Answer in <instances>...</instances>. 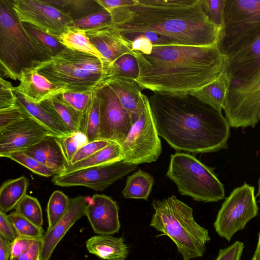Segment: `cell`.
<instances>
[{
    "label": "cell",
    "mask_w": 260,
    "mask_h": 260,
    "mask_svg": "<svg viewBox=\"0 0 260 260\" xmlns=\"http://www.w3.org/2000/svg\"><path fill=\"white\" fill-rule=\"evenodd\" d=\"M131 45L139 70L135 81L142 89L189 93L214 81L224 71L225 57L218 44L152 45L139 37Z\"/></svg>",
    "instance_id": "6da1fadb"
},
{
    "label": "cell",
    "mask_w": 260,
    "mask_h": 260,
    "mask_svg": "<svg viewBox=\"0 0 260 260\" xmlns=\"http://www.w3.org/2000/svg\"><path fill=\"white\" fill-rule=\"evenodd\" d=\"M108 12L111 23L129 44L151 31L161 35L166 45L218 44L220 31L206 15L201 0H131Z\"/></svg>",
    "instance_id": "7a4b0ae2"
},
{
    "label": "cell",
    "mask_w": 260,
    "mask_h": 260,
    "mask_svg": "<svg viewBox=\"0 0 260 260\" xmlns=\"http://www.w3.org/2000/svg\"><path fill=\"white\" fill-rule=\"evenodd\" d=\"M148 100L158 136L176 151L205 153L228 147L230 125L221 111L189 93L155 92Z\"/></svg>",
    "instance_id": "3957f363"
},
{
    "label": "cell",
    "mask_w": 260,
    "mask_h": 260,
    "mask_svg": "<svg viewBox=\"0 0 260 260\" xmlns=\"http://www.w3.org/2000/svg\"><path fill=\"white\" fill-rule=\"evenodd\" d=\"M53 55L25 29L11 0H0V69L14 80L36 69Z\"/></svg>",
    "instance_id": "277c9868"
},
{
    "label": "cell",
    "mask_w": 260,
    "mask_h": 260,
    "mask_svg": "<svg viewBox=\"0 0 260 260\" xmlns=\"http://www.w3.org/2000/svg\"><path fill=\"white\" fill-rule=\"evenodd\" d=\"M111 64L65 48L35 70L66 91L92 93L111 77Z\"/></svg>",
    "instance_id": "5b68a950"
},
{
    "label": "cell",
    "mask_w": 260,
    "mask_h": 260,
    "mask_svg": "<svg viewBox=\"0 0 260 260\" xmlns=\"http://www.w3.org/2000/svg\"><path fill=\"white\" fill-rule=\"evenodd\" d=\"M150 225L169 237L183 260L203 256L210 240L208 231L194 220L192 208L175 196L153 200Z\"/></svg>",
    "instance_id": "8992f818"
},
{
    "label": "cell",
    "mask_w": 260,
    "mask_h": 260,
    "mask_svg": "<svg viewBox=\"0 0 260 260\" xmlns=\"http://www.w3.org/2000/svg\"><path fill=\"white\" fill-rule=\"evenodd\" d=\"M166 176L176 184L182 195L189 196L194 201L216 202L225 197L223 185L213 168L189 153L171 155Z\"/></svg>",
    "instance_id": "52a82bcc"
},
{
    "label": "cell",
    "mask_w": 260,
    "mask_h": 260,
    "mask_svg": "<svg viewBox=\"0 0 260 260\" xmlns=\"http://www.w3.org/2000/svg\"><path fill=\"white\" fill-rule=\"evenodd\" d=\"M260 35V0H226L220 42L238 49Z\"/></svg>",
    "instance_id": "ba28073f"
},
{
    "label": "cell",
    "mask_w": 260,
    "mask_h": 260,
    "mask_svg": "<svg viewBox=\"0 0 260 260\" xmlns=\"http://www.w3.org/2000/svg\"><path fill=\"white\" fill-rule=\"evenodd\" d=\"M123 161L137 166L156 161L162 151L161 143L151 114L148 97L144 110L133 124L121 145Z\"/></svg>",
    "instance_id": "9c48e42d"
},
{
    "label": "cell",
    "mask_w": 260,
    "mask_h": 260,
    "mask_svg": "<svg viewBox=\"0 0 260 260\" xmlns=\"http://www.w3.org/2000/svg\"><path fill=\"white\" fill-rule=\"evenodd\" d=\"M223 110L230 126H255L260 121V72L248 80L231 82Z\"/></svg>",
    "instance_id": "30bf717a"
},
{
    "label": "cell",
    "mask_w": 260,
    "mask_h": 260,
    "mask_svg": "<svg viewBox=\"0 0 260 260\" xmlns=\"http://www.w3.org/2000/svg\"><path fill=\"white\" fill-rule=\"evenodd\" d=\"M258 212L254 188L245 183L235 188L222 203L214 223L215 231L230 241L236 233L257 216Z\"/></svg>",
    "instance_id": "8fae6325"
},
{
    "label": "cell",
    "mask_w": 260,
    "mask_h": 260,
    "mask_svg": "<svg viewBox=\"0 0 260 260\" xmlns=\"http://www.w3.org/2000/svg\"><path fill=\"white\" fill-rule=\"evenodd\" d=\"M12 8L21 22L28 23L47 34L58 38L69 27L73 19L46 0H11Z\"/></svg>",
    "instance_id": "7c38bea8"
},
{
    "label": "cell",
    "mask_w": 260,
    "mask_h": 260,
    "mask_svg": "<svg viewBox=\"0 0 260 260\" xmlns=\"http://www.w3.org/2000/svg\"><path fill=\"white\" fill-rule=\"evenodd\" d=\"M137 168V166L121 160L54 175L51 181L54 185L60 187L84 186L102 191Z\"/></svg>",
    "instance_id": "4fadbf2b"
},
{
    "label": "cell",
    "mask_w": 260,
    "mask_h": 260,
    "mask_svg": "<svg viewBox=\"0 0 260 260\" xmlns=\"http://www.w3.org/2000/svg\"><path fill=\"white\" fill-rule=\"evenodd\" d=\"M100 101L99 139L116 143L124 141L133 123L113 89L106 84L96 90Z\"/></svg>",
    "instance_id": "5bb4252c"
},
{
    "label": "cell",
    "mask_w": 260,
    "mask_h": 260,
    "mask_svg": "<svg viewBox=\"0 0 260 260\" xmlns=\"http://www.w3.org/2000/svg\"><path fill=\"white\" fill-rule=\"evenodd\" d=\"M50 135L28 113L24 119L0 129V156L6 157L10 153L23 151Z\"/></svg>",
    "instance_id": "9a60e30c"
},
{
    "label": "cell",
    "mask_w": 260,
    "mask_h": 260,
    "mask_svg": "<svg viewBox=\"0 0 260 260\" xmlns=\"http://www.w3.org/2000/svg\"><path fill=\"white\" fill-rule=\"evenodd\" d=\"M119 209L117 202L111 197L95 194L89 198L85 216L94 233L112 235L120 228Z\"/></svg>",
    "instance_id": "2e32d148"
},
{
    "label": "cell",
    "mask_w": 260,
    "mask_h": 260,
    "mask_svg": "<svg viewBox=\"0 0 260 260\" xmlns=\"http://www.w3.org/2000/svg\"><path fill=\"white\" fill-rule=\"evenodd\" d=\"M224 71L231 82L246 80L260 72V35L225 56Z\"/></svg>",
    "instance_id": "e0dca14e"
},
{
    "label": "cell",
    "mask_w": 260,
    "mask_h": 260,
    "mask_svg": "<svg viewBox=\"0 0 260 260\" xmlns=\"http://www.w3.org/2000/svg\"><path fill=\"white\" fill-rule=\"evenodd\" d=\"M89 198L83 196L70 198L64 216L44 234L41 240L40 260H50L55 248L67 232L79 219L85 216Z\"/></svg>",
    "instance_id": "ac0fdd59"
},
{
    "label": "cell",
    "mask_w": 260,
    "mask_h": 260,
    "mask_svg": "<svg viewBox=\"0 0 260 260\" xmlns=\"http://www.w3.org/2000/svg\"><path fill=\"white\" fill-rule=\"evenodd\" d=\"M85 30L92 44L111 65L123 55L132 54L131 44L111 22Z\"/></svg>",
    "instance_id": "d6986e66"
},
{
    "label": "cell",
    "mask_w": 260,
    "mask_h": 260,
    "mask_svg": "<svg viewBox=\"0 0 260 260\" xmlns=\"http://www.w3.org/2000/svg\"><path fill=\"white\" fill-rule=\"evenodd\" d=\"M23 152L52 170L56 175L64 174L70 165L60 138L52 135Z\"/></svg>",
    "instance_id": "ffe728a7"
},
{
    "label": "cell",
    "mask_w": 260,
    "mask_h": 260,
    "mask_svg": "<svg viewBox=\"0 0 260 260\" xmlns=\"http://www.w3.org/2000/svg\"><path fill=\"white\" fill-rule=\"evenodd\" d=\"M106 84L115 92L133 124L144 110L147 96L142 93V89L134 80L111 78Z\"/></svg>",
    "instance_id": "44dd1931"
},
{
    "label": "cell",
    "mask_w": 260,
    "mask_h": 260,
    "mask_svg": "<svg viewBox=\"0 0 260 260\" xmlns=\"http://www.w3.org/2000/svg\"><path fill=\"white\" fill-rule=\"evenodd\" d=\"M19 81L20 84L14 87L13 91L39 104L66 91L35 70L22 74Z\"/></svg>",
    "instance_id": "7402d4cb"
},
{
    "label": "cell",
    "mask_w": 260,
    "mask_h": 260,
    "mask_svg": "<svg viewBox=\"0 0 260 260\" xmlns=\"http://www.w3.org/2000/svg\"><path fill=\"white\" fill-rule=\"evenodd\" d=\"M14 91L18 101L29 115L38 121L52 135L61 138L71 134L70 130L54 113L24 94Z\"/></svg>",
    "instance_id": "603a6c76"
},
{
    "label": "cell",
    "mask_w": 260,
    "mask_h": 260,
    "mask_svg": "<svg viewBox=\"0 0 260 260\" xmlns=\"http://www.w3.org/2000/svg\"><path fill=\"white\" fill-rule=\"evenodd\" d=\"M89 253L104 260H125L128 248L122 238L110 235H98L89 238L85 243Z\"/></svg>",
    "instance_id": "cb8c5ba5"
},
{
    "label": "cell",
    "mask_w": 260,
    "mask_h": 260,
    "mask_svg": "<svg viewBox=\"0 0 260 260\" xmlns=\"http://www.w3.org/2000/svg\"><path fill=\"white\" fill-rule=\"evenodd\" d=\"M231 80L224 71L214 81L189 93L203 103L221 111L223 109Z\"/></svg>",
    "instance_id": "d4e9b609"
},
{
    "label": "cell",
    "mask_w": 260,
    "mask_h": 260,
    "mask_svg": "<svg viewBox=\"0 0 260 260\" xmlns=\"http://www.w3.org/2000/svg\"><path fill=\"white\" fill-rule=\"evenodd\" d=\"M29 180L24 176L4 182L0 188V211L7 213L26 194Z\"/></svg>",
    "instance_id": "484cf974"
},
{
    "label": "cell",
    "mask_w": 260,
    "mask_h": 260,
    "mask_svg": "<svg viewBox=\"0 0 260 260\" xmlns=\"http://www.w3.org/2000/svg\"><path fill=\"white\" fill-rule=\"evenodd\" d=\"M40 104L57 115L72 133L81 132L82 114L65 102L60 94Z\"/></svg>",
    "instance_id": "4316f807"
},
{
    "label": "cell",
    "mask_w": 260,
    "mask_h": 260,
    "mask_svg": "<svg viewBox=\"0 0 260 260\" xmlns=\"http://www.w3.org/2000/svg\"><path fill=\"white\" fill-rule=\"evenodd\" d=\"M123 158L121 145L112 142L89 157L70 165L64 174L83 168L117 162Z\"/></svg>",
    "instance_id": "83f0119b"
},
{
    "label": "cell",
    "mask_w": 260,
    "mask_h": 260,
    "mask_svg": "<svg viewBox=\"0 0 260 260\" xmlns=\"http://www.w3.org/2000/svg\"><path fill=\"white\" fill-rule=\"evenodd\" d=\"M57 38L66 48L90 54L107 61L90 42L85 29L72 26Z\"/></svg>",
    "instance_id": "f1b7e54d"
},
{
    "label": "cell",
    "mask_w": 260,
    "mask_h": 260,
    "mask_svg": "<svg viewBox=\"0 0 260 260\" xmlns=\"http://www.w3.org/2000/svg\"><path fill=\"white\" fill-rule=\"evenodd\" d=\"M46 1L69 16L73 21L104 10L96 0Z\"/></svg>",
    "instance_id": "f546056e"
},
{
    "label": "cell",
    "mask_w": 260,
    "mask_h": 260,
    "mask_svg": "<svg viewBox=\"0 0 260 260\" xmlns=\"http://www.w3.org/2000/svg\"><path fill=\"white\" fill-rule=\"evenodd\" d=\"M154 182L153 177L149 173L138 169L129 176L122 191L125 199L148 200Z\"/></svg>",
    "instance_id": "4dcf8cb0"
},
{
    "label": "cell",
    "mask_w": 260,
    "mask_h": 260,
    "mask_svg": "<svg viewBox=\"0 0 260 260\" xmlns=\"http://www.w3.org/2000/svg\"><path fill=\"white\" fill-rule=\"evenodd\" d=\"M100 127V101L96 91L92 93L89 104L82 115L81 132L88 142L99 139Z\"/></svg>",
    "instance_id": "1f68e13d"
},
{
    "label": "cell",
    "mask_w": 260,
    "mask_h": 260,
    "mask_svg": "<svg viewBox=\"0 0 260 260\" xmlns=\"http://www.w3.org/2000/svg\"><path fill=\"white\" fill-rule=\"evenodd\" d=\"M70 199L66 194L60 190L54 191L51 195L47 206L48 228L51 229L67 213Z\"/></svg>",
    "instance_id": "d6a6232c"
},
{
    "label": "cell",
    "mask_w": 260,
    "mask_h": 260,
    "mask_svg": "<svg viewBox=\"0 0 260 260\" xmlns=\"http://www.w3.org/2000/svg\"><path fill=\"white\" fill-rule=\"evenodd\" d=\"M139 67L135 57L126 54L115 60L111 65V78H119L134 80L138 77Z\"/></svg>",
    "instance_id": "836d02e7"
},
{
    "label": "cell",
    "mask_w": 260,
    "mask_h": 260,
    "mask_svg": "<svg viewBox=\"0 0 260 260\" xmlns=\"http://www.w3.org/2000/svg\"><path fill=\"white\" fill-rule=\"evenodd\" d=\"M15 211L38 226L42 228V210L38 200L26 194L15 208Z\"/></svg>",
    "instance_id": "e575fe53"
},
{
    "label": "cell",
    "mask_w": 260,
    "mask_h": 260,
    "mask_svg": "<svg viewBox=\"0 0 260 260\" xmlns=\"http://www.w3.org/2000/svg\"><path fill=\"white\" fill-rule=\"evenodd\" d=\"M18 236H22L34 239H42L44 231L42 228L38 226L24 217L12 212L8 215Z\"/></svg>",
    "instance_id": "d590c367"
},
{
    "label": "cell",
    "mask_w": 260,
    "mask_h": 260,
    "mask_svg": "<svg viewBox=\"0 0 260 260\" xmlns=\"http://www.w3.org/2000/svg\"><path fill=\"white\" fill-rule=\"evenodd\" d=\"M6 157L19 163L36 174L46 177L56 175L55 173L52 170L26 154L23 151L10 153Z\"/></svg>",
    "instance_id": "8d00e7d4"
},
{
    "label": "cell",
    "mask_w": 260,
    "mask_h": 260,
    "mask_svg": "<svg viewBox=\"0 0 260 260\" xmlns=\"http://www.w3.org/2000/svg\"><path fill=\"white\" fill-rule=\"evenodd\" d=\"M22 23L27 32L48 49L53 56L66 48L57 38L51 36L28 23L24 22H22Z\"/></svg>",
    "instance_id": "74e56055"
},
{
    "label": "cell",
    "mask_w": 260,
    "mask_h": 260,
    "mask_svg": "<svg viewBox=\"0 0 260 260\" xmlns=\"http://www.w3.org/2000/svg\"><path fill=\"white\" fill-rule=\"evenodd\" d=\"M201 1L206 15L221 31L224 26V10L226 0Z\"/></svg>",
    "instance_id": "f35d334b"
},
{
    "label": "cell",
    "mask_w": 260,
    "mask_h": 260,
    "mask_svg": "<svg viewBox=\"0 0 260 260\" xmlns=\"http://www.w3.org/2000/svg\"><path fill=\"white\" fill-rule=\"evenodd\" d=\"M60 139L70 164L77 151L88 142L86 137L82 132L71 133Z\"/></svg>",
    "instance_id": "ab89813d"
},
{
    "label": "cell",
    "mask_w": 260,
    "mask_h": 260,
    "mask_svg": "<svg viewBox=\"0 0 260 260\" xmlns=\"http://www.w3.org/2000/svg\"><path fill=\"white\" fill-rule=\"evenodd\" d=\"M27 115L28 113L17 100L15 106L0 110V129L24 119Z\"/></svg>",
    "instance_id": "60d3db41"
},
{
    "label": "cell",
    "mask_w": 260,
    "mask_h": 260,
    "mask_svg": "<svg viewBox=\"0 0 260 260\" xmlns=\"http://www.w3.org/2000/svg\"><path fill=\"white\" fill-rule=\"evenodd\" d=\"M92 93L64 91L60 95L65 102L83 115L89 104Z\"/></svg>",
    "instance_id": "b9f144b4"
},
{
    "label": "cell",
    "mask_w": 260,
    "mask_h": 260,
    "mask_svg": "<svg viewBox=\"0 0 260 260\" xmlns=\"http://www.w3.org/2000/svg\"><path fill=\"white\" fill-rule=\"evenodd\" d=\"M111 15L108 11L104 9L97 13L73 21V25L80 28L86 29L111 22Z\"/></svg>",
    "instance_id": "7bdbcfd3"
},
{
    "label": "cell",
    "mask_w": 260,
    "mask_h": 260,
    "mask_svg": "<svg viewBox=\"0 0 260 260\" xmlns=\"http://www.w3.org/2000/svg\"><path fill=\"white\" fill-rule=\"evenodd\" d=\"M111 143L112 142L99 139L87 142L77 151L71 160L70 165L89 157Z\"/></svg>",
    "instance_id": "ee69618b"
},
{
    "label": "cell",
    "mask_w": 260,
    "mask_h": 260,
    "mask_svg": "<svg viewBox=\"0 0 260 260\" xmlns=\"http://www.w3.org/2000/svg\"><path fill=\"white\" fill-rule=\"evenodd\" d=\"M11 83L0 79V110L12 107L17 104V99L14 95Z\"/></svg>",
    "instance_id": "f6af8a7d"
},
{
    "label": "cell",
    "mask_w": 260,
    "mask_h": 260,
    "mask_svg": "<svg viewBox=\"0 0 260 260\" xmlns=\"http://www.w3.org/2000/svg\"><path fill=\"white\" fill-rule=\"evenodd\" d=\"M244 248L243 242L236 241L229 247L220 249L215 260H240Z\"/></svg>",
    "instance_id": "bcb514c9"
},
{
    "label": "cell",
    "mask_w": 260,
    "mask_h": 260,
    "mask_svg": "<svg viewBox=\"0 0 260 260\" xmlns=\"http://www.w3.org/2000/svg\"><path fill=\"white\" fill-rule=\"evenodd\" d=\"M35 240L36 239L17 236L11 242L10 259L17 257L26 251Z\"/></svg>",
    "instance_id": "7dc6e473"
},
{
    "label": "cell",
    "mask_w": 260,
    "mask_h": 260,
    "mask_svg": "<svg viewBox=\"0 0 260 260\" xmlns=\"http://www.w3.org/2000/svg\"><path fill=\"white\" fill-rule=\"evenodd\" d=\"M0 236L12 242L18 236L8 215L0 211Z\"/></svg>",
    "instance_id": "c3c4849f"
},
{
    "label": "cell",
    "mask_w": 260,
    "mask_h": 260,
    "mask_svg": "<svg viewBox=\"0 0 260 260\" xmlns=\"http://www.w3.org/2000/svg\"><path fill=\"white\" fill-rule=\"evenodd\" d=\"M42 239L35 240L28 250L20 256L10 260H40Z\"/></svg>",
    "instance_id": "681fc988"
},
{
    "label": "cell",
    "mask_w": 260,
    "mask_h": 260,
    "mask_svg": "<svg viewBox=\"0 0 260 260\" xmlns=\"http://www.w3.org/2000/svg\"><path fill=\"white\" fill-rule=\"evenodd\" d=\"M105 10L109 12L120 6L129 4L131 0H96Z\"/></svg>",
    "instance_id": "f907efd6"
},
{
    "label": "cell",
    "mask_w": 260,
    "mask_h": 260,
    "mask_svg": "<svg viewBox=\"0 0 260 260\" xmlns=\"http://www.w3.org/2000/svg\"><path fill=\"white\" fill-rule=\"evenodd\" d=\"M11 242L0 236V260H10Z\"/></svg>",
    "instance_id": "816d5d0a"
},
{
    "label": "cell",
    "mask_w": 260,
    "mask_h": 260,
    "mask_svg": "<svg viewBox=\"0 0 260 260\" xmlns=\"http://www.w3.org/2000/svg\"><path fill=\"white\" fill-rule=\"evenodd\" d=\"M251 260H260V231L258 233L256 249Z\"/></svg>",
    "instance_id": "f5cc1de1"
},
{
    "label": "cell",
    "mask_w": 260,
    "mask_h": 260,
    "mask_svg": "<svg viewBox=\"0 0 260 260\" xmlns=\"http://www.w3.org/2000/svg\"><path fill=\"white\" fill-rule=\"evenodd\" d=\"M257 195L259 197V201H260V178H259V179L258 180V193H257Z\"/></svg>",
    "instance_id": "db71d44e"
},
{
    "label": "cell",
    "mask_w": 260,
    "mask_h": 260,
    "mask_svg": "<svg viewBox=\"0 0 260 260\" xmlns=\"http://www.w3.org/2000/svg\"><path fill=\"white\" fill-rule=\"evenodd\" d=\"M169 260H171V259H169Z\"/></svg>",
    "instance_id": "11a10c76"
}]
</instances>
